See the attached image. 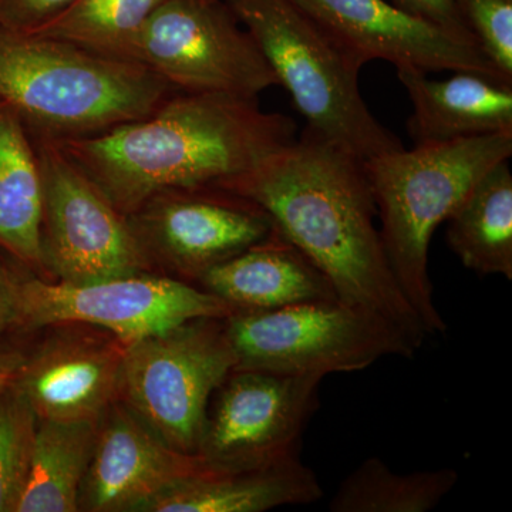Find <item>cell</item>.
<instances>
[{"mask_svg":"<svg viewBox=\"0 0 512 512\" xmlns=\"http://www.w3.org/2000/svg\"><path fill=\"white\" fill-rule=\"evenodd\" d=\"M295 138V121L258 99L178 92L146 117L56 143L124 215L163 192L227 188Z\"/></svg>","mask_w":512,"mask_h":512,"instance_id":"1","label":"cell"},{"mask_svg":"<svg viewBox=\"0 0 512 512\" xmlns=\"http://www.w3.org/2000/svg\"><path fill=\"white\" fill-rule=\"evenodd\" d=\"M224 190L268 212L275 227L328 276L340 301L382 316L423 346L429 333L387 261L365 161L305 128Z\"/></svg>","mask_w":512,"mask_h":512,"instance_id":"2","label":"cell"},{"mask_svg":"<svg viewBox=\"0 0 512 512\" xmlns=\"http://www.w3.org/2000/svg\"><path fill=\"white\" fill-rule=\"evenodd\" d=\"M174 93L136 60L0 25V101L37 137L103 133L148 116Z\"/></svg>","mask_w":512,"mask_h":512,"instance_id":"3","label":"cell"},{"mask_svg":"<svg viewBox=\"0 0 512 512\" xmlns=\"http://www.w3.org/2000/svg\"><path fill=\"white\" fill-rule=\"evenodd\" d=\"M511 156L512 133H498L402 147L365 161L387 261L429 336L447 330L429 275L434 231L488 170Z\"/></svg>","mask_w":512,"mask_h":512,"instance_id":"4","label":"cell"},{"mask_svg":"<svg viewBox=\"0 0 512 512\" xmlns=\"http://www.w3.org/2000/svg\"><path fill=\"white\" fill-rule=\"evenodd\" d=\"M225 2L305 117L306 128L363 161L403 147L363 100V64L293 0Z\"/></svg>","mask_w":512,"mask_h":512,"instance_id":"5","label":"cell"},{"mask_svg":"<svg viewBox=\"0 0 512 512\" xmlns=\"http://www.w3.org/2000/svg\"><path fill=\"white\" fill-rule=\"evenodd\" d=\"M237 369L325 377L365 370L387 356L412 359L419 346L376 313L332 299L238 312L225 319Z\"/></svg>","mask_w":512,"mask_h":512,"instance_id":"6","label":"cell"},{"mask_svg":"<svg viewBox=\"0 0 512 512\" xmlns=\"http://www.w3.org/2000/svg\"><path fill=\"white\" fill-rule=\"evenodd\" d=\"M225 319L191 320L124 346L121 393L180 453L200 451L211 397L237 366Z\"/></svg>","mask_w":512,"mask_h":512,"instance_id":"7","label":"cell"},{"mask_svg":"<svg viewBox=\"0 0 512 512\" xmlns=\"http://www.w3.org/2000/svg\"><path fill=\"white\" fill-rule=\"evenodd\" d=\"M130 57L178 92L258 99L278 86L225 0H164L141 29Z\"/></svg>","mask_w":512,"mask_h":512,"instance_id":"8","label":"cell"},{"mask_svg":"<svg viewBox=\"0 0 512 512\" xmlns=\"http://www.w3.org/2000/svg\"><path fill=\"white\" fill-rule=\"evenodd\" d=\"M42 175L43 266L66 284L141 274L146 249L103 191L56 141H36Z\"/></svg>","mask_w":512,"mask_h":512,"instance_id":"9","label":"cell"},{"mask_svg":"<svg viewBox=\"0 0 512 512\" xmlns=\"http://www.w3.org/2000/svg\"><path fill=\"white\" fill-rule=\"evenodd\" d=\"M22 325L83 323L109 330L121 345L197 319H225L234 309L208 291L184 282L141 274L92 284L20 281Z\"/></svg>","mask_w":512,"mask_h":512,"instance_id":"10","label":"cell"},{"mask_svg":"<svg viewBox=\"0 0 512 512\" xmlns=\"http://www.w3.org/2000/svg\"><path fill=\"white\" fill-rule=\"evenodd\" d=\"M322 377L235 367L214 393L198 456L215 470H242L299 456L319 407Z\"/></svg>","mask_w":512,"mask_h":512,"instance_id":"11","label":"cell"},{"mask_svg":"<svg viewBox=\"0 0 512 512\" xmlns=\"http://www.w3.org/2000/svg\"><path fill=\"white\" fill-rule=\"evenodd\" d=\"M335 42L365 66L384 60L424 72L471 70L504 79L477 43L386 0H293ZM508 82V80H505ZM512 83V82H511Z\"/></svg>","mask_w":512,"mask_h":512,"instance_id":"12","label":"cell"},{"mask_svg":"<svg viewBox=\"0 0 512 512\" xmlns=\"http://www.w3.org/2000/svg\"><path fill=\"white\" fill-rule=\"evenodd\" d=\"M141 208H147L144 221L157 247L198 279L268 237L275 227L258 204L224 188L167 191Z\"/></svg>","mask_w":512,"mask_h":512,"instance_id":"13","label":"cell"},{"mask_svg":"<svg viewBox=\"0 0 512 512\" xmlns=\"http://www.w3.org/2000/svg\"><path fill=\"white\" fill-rule=\"evenodd\" d=\"M207 468L201 456L167 446L133 410L114 403L97 426L79 510L137 511L168 485Z\"/></svg>","mask_w":512,"mask_h":512,"instance_id":"14","label":"cell"},{"mask_svg":"<svg viewBox=\"0 0 512 512\" xmlns=\"http://www.w3.org/2000/svg\"><path fill=\"white\" fill-rule=\"evenodd\" d=\"M123 360L119 340L59 333L25 356L12 383L39 420L99 421L121 393Z\"/></svg>","mask_w":512,"mask_h":512,"instance_id":"15","label":"cell"},{"mask_svg":"<svg viewBox=\"0 0 512 512\" xmlns=\"http://www.w3.org/2000/svg\"><path fill=\"white\" fill-rule=\"evenodd\" d=\"M413 111L407 133L414 146L512 133V83L488 74L458 70L434 80L417 67H397Z\"/></svg>","mask_w":512,"mask_h":512,"instance_id":"16","label":"cell"},{"mask_svg":"<svg viewBox=\"0 0 512 512\" xmlns=\"http://www.w3.org/2000/svg\"><path fill=\"white\" fill-rule=\"evenodd\" d=\"M200 281L235 313L339 299L328 276L276 227L241 254L212 266Z\"/></svg>","mask_w":512,"mask_h":512,"instance_id":"17","label":"cell"},{"mask_svg":"<svg viewBox=\"0 0 512 512\" xmlns=\"http://www.w3.org/2000/svg\"><path fill=\"white\" fill-rule=\"evenodd\" d=\"M316 474L292 456L242 470H207L168 485L137 511L261 512L322 498Z\"/></svg>","mask_w":512,"mask_h":512,"instance_id":"18","label":"cell"},{"mask_svg":"<svg viewBox=\"0 0 512 512\" xmlns=\"http://www.w3.org/2000/svg\"><path fill=\"white\" fill-rule=\"evenodd\" d=\"M42 175L28 126L0 101V248L33 269L43 268Z\"/></svg>","mask_w":512,"mask_h":512,"instance_id":"19","label":"cell"},{"mask_svg":"<svg viewBox=\"0 0 512 512\" xmlns=\"http://www.w3.org/2000/svg\"><path fill=\"white\" fill-rule=\"evenodd\" d=\"M447 245L480 275L512 279V174L508 160L494 165L448 218Z\"/></svg>","mask_w":512,"mask_h":512,"instance_id":"20","label":"cell"},{"mask_svg":"<svg viewBox=\"0 0 512 512\" xmlns=\"http://www.w3.org/2000/svg\"><path fill=\"white\" fill-rule=\"evenodd\" d=\"M99 421L37 423L28 484L16 512L79 511Z\"/></svg>","mask_w":512,"mask_h":512,"instance_id":"21","label":"cell"},{"mask_svg":"<svg viewBox=\"0 0 512 512\" xmlns=\"http://www.w3.org/2000/svg\"><path fill=\"white\" fill-rule=\"evenodd\" d=\"M453 468L399 474L369 457L340 483L329 503L332 512H429L458 483Z\"/></svg>","mask_w":512,"mask_h":512,"instance_id":"22","label":"cell"},{"mask_svg":"<svg viewBox=\"0 0 512 512\" xmlns=\"http://www.w3.org/2000/svg\"><path fill=\"white\" fill-rule=\"evenodd\" d=\"M163 2L76 0L62 15L32 33L66 40L103 55L131 59L137 36Z\"/></svg>","mask_w":512,"mask_h":512,"instance_id":"23","label":"cell"},{"mask_svg":"<svg viewBox=\"0 0 512 512\" xmlns=\"http://www.w3.org/2000/svg\"><path fill=\"white\" fill-rule=\"evenodd\" d=\"M35 410L15 384L0 394V512H16L32 466Z\"/></svg>","mask_w":512,"mask_h":512,"instance_id":"24","label":"cell"},{"mask_svg":"<svg viewBox=\"0 0 512 512\" xmlns=\"http://www.w3.org/2000/svg\"><path fill=\"white\" fill-rule=\"evenodd\" d=\"M457 6L485 59L512 82V0H457Z\"/></svg>","mask_w":512,"mask_h":512,"instance_id":"25","label":"cell"},{"mask_svg":"<svg viewBox=\"0 0 512 512\" xmlns=\"http://www.w3.org/2000/svg\"><path fill=\"white\" fill-rule=\"evenodd\" d=\"M76 0H0V25L19 32H37Z\"/></svg>","mask_w":512,"mask_h":512,"instance_id":"26","label":"cell"},{"mask_svg":"<svg viewBox=\"0 0 512 512\" xmlns=\"http://www.w3.org/2000/svg\"><path fill=\"white\" fill-rule=\"evenodd\" d=\"M392 3L416 18L476 42L458 10L457 0H392Z\"/></svg>","mask_w":512,"mask_h":512,"instance_id":"27","label":"cell"},{"mask_svg":"<svg viewBox=\"0 0 512 512\" xmlns=\"http://www.w3.org/2000/svg\"><path fill=\"white\" fill-rule=\"evenodd\" d=\"M19 286V279L0 261V338L16 326H22Z\"/></svg>","mask_w":512,"mask_h":512,"instance_id":"28","label":"cell"},{"mask_svg":"<svg viewBox=\"0 0 512 512\" xmlns=\"http://www.w3.org/2000/svg\"><path fill=\"white\" fill-rule=\"evenodd\" d=\"M25 356L22 350L12 346H0V394L18 375Z\"/></svg>","mask_w":512,"mask_h":512,"instance_id":"29","label":"cell"}]
</instances>
